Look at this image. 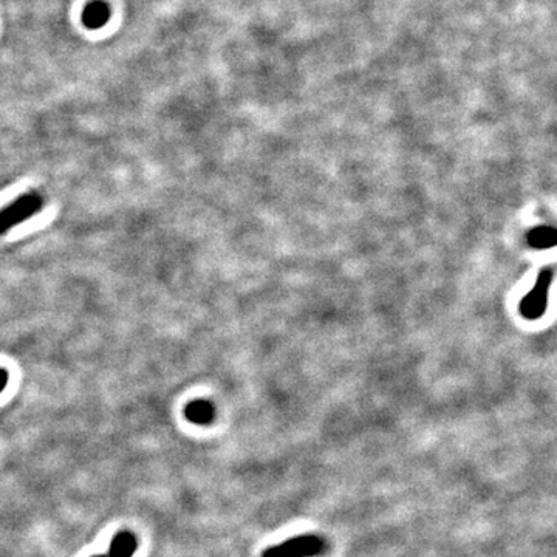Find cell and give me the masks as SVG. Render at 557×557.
Wrapping results in <instances>:
<instances>
[{
	"mask_svg": "<svg viewBox=\"0 0 557 557\" xmlns=\"http://www.w3.org/2000/svg\"><path fill=\"white\" fill-rule=\"evenodd\" d=\"M42 197L35 192L25 194L22 197L0 210V235L5 234L6 231L17 226L19 223L31 219L36 215L40 209H42Z\"/></svg>",
	"mask_w": 557,
	"mask_h": 557,
	"instance_id": "obj_1",
	"label": "cell"
},
{
	"mask_svg": "<svg viewBox=\"0 0 557 557\" xmlns=\"http://www.w3.org/2000/svg\"><path fill=\"white\" fill-rule=\"evenodd\" d=\"M325 551V542L317 535H301L265 549L262 557H313Z\"/></svg>",
	"mask_w": 557,
	"mask_h": 557,
	"instance_id": "obj_2",
	"label": "cell"
},
{
	"mask_svg": "<svg viewBox=\"0 0 557 557\" xmlns=\"http://www.w3.org/2000/svg\"><path fill=\"white\" fill-rule=\"evenodd\" d=\"M108 19H110V8H108V5L103 2V0H93V2L88 3L84 8L83 22L87 28H103L108 22Z\"/></svg>",
	"mask_w": 557,
	"mask_h": 557,
	"instance_id": "obj_3",
	"label": "cell"
},
{
	"mask_svg": "<svg viewBox=\"0 0 557 557\" xmlns=\"http://www.w3.org/2000/svg\"><path fill=\"white\" fill-rule=\"evenodd\" d=\"M138 549V540L131 531H119L110 542L108 557H132Z\"/></svg>",
	"mask_w": 557,
	"mask_h": 557,
	"instance_id": "obj_4",
	"label": "cell"
},
{
	"mask_svg": "<svg viewBox=\"0 0 557 557\" xmlns=\"http://www.w3.org/2000/svg\"><path fill=\"white\" fill-rule=\"evenodd\" d=\"M185 415L189 421H191V423L205 426V424L213 423V419L215 417V409H214V406L209 403V401L197 399L186 406Z\"/></svg>",
	"mask_w": 557,
	"mask_h": 557,
	"instance_id": "obj_5",
	"label": "cell"
},
{
	"mask_svg": "<svg viewBox=\"0 0 557 557\" xmlns=\"http://www.w3.org/2000/svg\"><path fill=\"white\" fill-rule=\"evenodd\" d=\"M549 282V274L545 278V283L543 281L539 283V287L535 288L531 294L528 296V299L523 304V313L528 315L529 317L539 316L543 311V305L547 304V288Z\"/></svg>",
	"mask_w": 557,
	"mask_h": 557,
	"instance_id": "obj_6",
	"label": "cell"
},
{
	"mask_svg": "<svg viewBox=\"0 0 557 557\" xmlns=\"http://www.w3.org/2000/svg\"><path fill=\"white\" fill-rule=\"evenodd\" d=\"M6 384H8V373H6V370L0 369V392L5 390Z\"/></svg>",
	"mask_w": 557,
	"mask_h": 557,
	"instance_id": "obj_7",
	"label": "cell"
},
{
	"mask_svg": "<svg viewBox=\"0 0 557 557\" xmlns=\"http://www.w3.org/2000/svg\"><path fill=\"white\" fill-rule=\"evenodd\" d=\"M92 557H108L107 554H97V556H92Z\"/></svg>",
	"mask_w": 557,
	"mask_h": 557,
	"instance_id": "obj_8",
	"label": "cell"
}]
</instances>
